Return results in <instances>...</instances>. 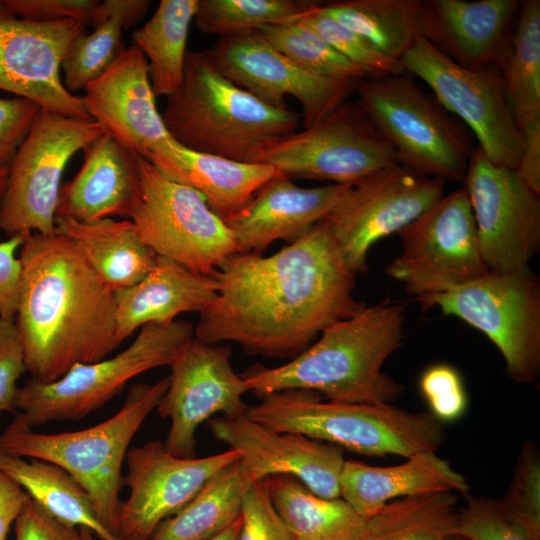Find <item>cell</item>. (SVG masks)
I'll return each mask as SVG.
<instances>
[{
  "label": "cell",
  "mask_w": 540,
  "mask_h": 540,
  "mask_svg": "<svg viewBox=\"0 0 540 540\" xmlns=\"http://www.w3.org/2000/svg\"><path fill=\"white\" fill-rule=\"evenodd\" d=\"M213 275L217 294L199 312L194 337L265 358H295L366 304L354 297L356 275L325 221L270 256L235 253Z\"/></svg>",
  "instance_id": "obj_1"
},
{
  "label": "cell",
  "mask_w": 540,
  "mask_h": 540,
  "mask_svg": "<svg viewBox=\"0 0 540 540\" xmlns=\"http://www.w3.org/2000/svg\"><path fill=\"white\" fill-rule=\"evenodd\" d=\"M14 322L30 379L49 383L117 347L115 291L66 237L26 234Z\"/></svg>",
  "instance_id": "obj_2"
},
{
  "label": "cell",
  "mask_w": 540,
  "mask_h": 540,
  "mask_svg": "<svg viewBox=\"0 0 540 540\" xmlns=\"http://www.w3.org/2000/svg\"><path fill=\"white\" fill-rule=\"evenodd\" d=\"M404 311L402 303L388 299L365 304L326 327L316 342L286 364L246 369L241 375L248 391L259 397L303 389L332 402L391 404L403 387L382 367L401 345Z\"/></svg>",
  "instance_id": "obj_3"
},
{
  "label": "cell",
  "mask_w": 540,
  "mask_h": 540,
  "mask_svg": "<svg viewBox=\"0 0 540 540\" xmlns=\"http://www.w3.org/2000/svg\"><path fill=\"white\" fill-rule=\"evenodd\" d=\"M176 143L195 152L251 162L296 132L300 114L271 106L226 78L205 50L187 51L179 89L161 114Z\"/></svg>",
  "instance_id": "obj_4"
},
{
  "label": "cell",
  "mask_w": 540,
  "mask_h": 540,
  "mask_svg": "<svg viewBox=\"0 0 540 540\" xmlns=\"http://www.w3.org/2000/svg\"><path fill=\"white\" fill-rule=\"evenodd\" d=\"M259 398L246 411L252 420L366 456L409 458L436 452L446 439L441 422L429 412H409L392 404L324 402L318 393L303 389Z\"/></svg>",
  "instance_id": "obj_5"
},
{
  "label": "cell",
  "mask_w": 540,
  "mask_h": 540,
  "mask_svg": "<svg viewBox=\"0 0 540 540\" xmlns=\"http://www.w3.org/2000/svg\"><path fill=\"white\" fill-rule=\"evenodd\" d=\"M168 384V376L133 384L118 412L82 430L38 433L14 417L0 435V454L41 459L65 469L88 493L99 521L113 532L129 445Z\"/></svg>",
  "instance_id": "obj_6"
},
{
  "label": "cell",
  "mask_w": 540,
  "mask_h": 540,
  "mask_svg": "<svg viewBox=\"0 0 540 540\" xmlns=\"http://www.w3.org/2000/svg\"><path fill=\"white\" fill-rule=\"evenodd\" d=\"M354 92L400 165L444 182L463 181L476 148L474 135L411 74L364 78Z\"/></svg>",
  "instance_id": "obj_7"
},
{
  "label": "cell",
  "mask_w": 540,
  "mask_h": 540,
  "mask_svg": "<svg viewBox=\"0 0 540 540\" xmlns=\"http://www.w3.org/2000/svg\"><path fill=\"white\" fill-rule=\"evenodd\" d=\"M415 300L422 310L438 308L486 335L514 382L531 384L539 376L540 282L529 266L441 284Z\"/></svg>",
  "instance_id": "obj_8"
},
{
  "label": "cell",
  "mask_w": 540,
  "mask_h": 540,
  "mask_svg": "<svg viewBox=\"0 0 540 540\" xmlns=\"http://www.w3.org/2000/svg\"><path fill=\"white\" fill-rule=\"evenodd\" d=\"M193 337L194 326L184 320L147 324L113 357L75 364L53 382L27 380L18 388L14 417L31 428L51 421L82 419L120 393L133 378L170 366Z\"/></svg>",
  "instance_id": "obj_9"
},
{
  "label": "cell",
  "mask_w": 540,
  "mask_h": 540,
  "mask_svg": "<svg viewBox=\"0 0 540 540\" xmlns=\"http://www.w3.org/2000/svg\"><path fill=\"white\" fill-rule=\"evenodd\" d=\"M105 133L93 120L41 108L9 165L0 201V230L8 235L55 234L61 178L71 157Z\"/></svg>",
  "instance_id": "obj_10"
},
{
  "label": "cell",
  "mask_w": 540,
  "mask_h": 540,
  "mask_svg": "<svg viewBox=\"0 0 540 540\" xmlns=\"http://www.w3.org/2000/svg\"><path fill=\"white\" fill-rule=\"evenodd\" d=\"M139 164L141 194L130 220L157 256L213 275L240 252L232 230L199 192L166 178L142 157Z\"/></svg>",
  "instance_id": "obj_11"
},
{
  "label": "cell",
  "mask_w": 540,
  "mask_h": 540,
  "mask_svg": "<svg viewBox=\"0 0 540 540\" xmlns=\"http://www.w3.org/2000/svg\"><path fill=\"white\" fill-rule=\"evenodd\" d=\"M251 162L267 163L291 180L352 186L379 169L399 164L395 151L359 104L348 100L316 124L266 146Z\"/></svg>",
  "instance_id": "obj_12"
},
{
  "label": "cell",
  "mask_w": 540,
  "mask_h": 540,
  "mask_svg": "<svg viewBox=\"0 0 540 540\" xmlns=\"http://www.w3.org/2000/svg\"><path fill=\"white\" fill-rule=\"evenodd\" d=\"M400 61L407 73L425 82L439 102L472 132L493 164L516 169L523 137L499 68H464L422 37Z\"/></svg>",
  "instance_id": "obj_13"
},
{
  "label": "cell",
  "mask_w": 540,
  "mask_h": 540,
  "mask_svg": "<svg viewBox=\"0 0 540 540\" xmlns=\"http://www.w3.org/2000/svg\"><path fill=\"white\" fill-rule=\"evenodd\" d=\"M445 182L400 164L379 169L353 185L323 220L355 275L368 270L374 243L417 219L444 195Z\"/></svg>",
  "instance_id": "obj_14"
},
{
  "label": "cell",
  "mask_w": 540,
  "mask_h": 540,
  "mask_svg": "<svg viewBox=\"0 0 540 540\" xmlns=\"http://www.w3.org/2000/svg\"><path fill=\"white\" fill-rule=\"evenodd\" d=\"M403 251L386 267L414 298L441 284L466 281L487 269L468 194L443 195L398 233Z\"/></svg>",
  "instance_id": "obj_15"
},
{
  "label": "cell",
  "mask_w": 540,
  "mask_h": 540,
  "mask_svg": "<svg viewBox=\"0 0 540 540\" xmlns=\"http://www.w3.org/2000/svg\"><path fill=\"white\" fill-rule=\"evenodd\" d=\"M239 459L231 448L206 457H178L157 439L129 449L122 480L129 494L117 506L113 533L120 540H149L212 476Z\"/></svg>",
  "instance_id": "obj_16"
},
{
  "label": "cell",
  "mask_w": 540,
  "mask_h": 540,
  "mask_svg": "<svg viewBox=\"0 0 540 540\" xmlns=\"http://www.w3.org/2000/svg\"><path fill=\"white\" fill-rule=\"evenodd\" d=\"M462 183L487 269L508 272L529 266L540 248V195L514 170L493 164L478 146Z\"/></svg>",
  "instance_id": "obj_17"
},
{
  "label": "cell",
  "mask_w": 540,
  "mask_h": 540,
  "mask_svg": "<svg viewBox=\"0 0 540 540\" xmlns=\"http://www.w3.org/2000/svg\"><path fill=\"white\" fill-rule=\"evenodd\" d=\"M205 52L218 71L261 101L287 108L285 96L294 97L302 109L304 128L347 101L359 81L310 72L276 50L257 30L219 37Z\"/></svg>",
  "instance_id": "obj_18"
},
{
  "label": "cell",
  "mask_w": 540,
  "mask_h": 540,
  "mask_svg": "<svg viewBox=\"0 0 540 540\" xmlns=\"http://www.w3.org/2000/svg\"><path fill=\"white\" fill-rule=\"evenodd\" d=\"M228 345L210 344L193 337L169 366L166 393L156 410L170 420L165 442L178 457H194L197 428L214 415L245 414L243 395L248 391L242 375L231 364Z\"/></svg>",
  "instance_id": "obj_19"
},
{
  "label": "cell",
  "mask_w": 540,
  "mask_h": 540,
  "mask_svg": "<svg viewBox=\"0 0 540 540\" xmlns=\"http://www.w3.org/2000/svg\"><path fill=\"white\" fill-rule=\"evenodd\" d=\"M85 32L86 24L73 19L20 18L0 0V90L60 115L92 120L82 97L70 93L60 76L70 44Z\"/></svg>",
  "instance_id": "obj_20"
},
{
  "label": "cell",
  "mask_w": 540,
  "mask_h": 540,
  "mask_svg": "<svg viewBox=\"0 0 540 540\" xmlns=\"http://www.w3.org/2000/svg\"><path fill=\"white\" fill-rule=\"evenodd\" d=\"M90 118L138 156L164 173L174 146L156 106L143 53L132 45L84 89Z\"/></svg>",
  "instance_id": "obj_21"
},
{
  "label": "cell",
  "mask_w": 540,
  "mask_h": 540,
  "mask_svg": "<svg viewBox=\"0 0 540 540\" xmlns=\"http://www.w3.org/2000/svg\"><path fill=\"white\" fill-rule=\"evenodd\" d=\"M208 427L216 439L239 453L254 482L286 475L322 498L340 497L345 462L341 448L302 434L273 430L246 413L212 418Z\"/></svg>",
  "instance_id": "obj_22"
},
{
  "label": "cell",
  "mask_w": 540,
  "mask_h": 540,
  "mask_svg": "<svg viewBox=\"0 0 540 540\" xmlns=\"http://www.w3.org/2000/svg\"><path fill=\"white\" fill-rule=\"evenodd\" d=\"M519 7L518 0H421L419 35L464 68L500 69Z\"/></svg>",
  "instance_id": "obj_23"
},
{
  "label": "cell",
  "mask_w": 540,
  "mask_h": 540,
  "mask_svg": "<svg viewBox=\"0 0 540 540\" xmlns=\"http://www.w3.org/2000/svg\"><path fill=\"white\" fill-rule=\"evenodd\" d=\"M352 185L298 186L278 173L225 222L242 253L262 254L273 242L288 244L307 234L345 198Z\"/></svg>",
  "instance_id": "obj_24"
},
{
  "label": "cell",
  "mask_w": 540,
  "mask_h": 540,
  "mask_svg": "<svg viewBox=\"0 0 540 540\" xmlns=\"http://www.w3.org/2000/svg\"><path fill=\"white\" fill-rule=\"evenodd\" d=\"M82 151L79 171L61 185L56 216L79 222L130 219L141 194L140 156L107 132Z\"/></svg>",
  "instance_id": "obj_25"
},
{
  "label": "cell",
  "mask_w": 540,
  "mask_h": 540,
  "mask_svg": "<svg viewBox=\"0 0 540 540\" xmlns=\"http://www.w3.org/2000/svg\"><path fill=\"white\" fill-rule=\"evenodd\" d=\"M217 290L214 275L197 273L157 256L142 280L115 291L118 346L147 324H166L181 313L201 312L216 297Z\"/></svg>",
  "instance_id": "obj_26"
},
{
  "label": "cell",
  "mask_w": 540,
  "mask_h": 540,
  "mask_svg": "<svg viewBox=\"0 0 540 540\" xmlns=\"http://www.w3.org/2000/svg\"><path fill=\"white\" fill-rule=\"evenodd\" d=\"M394 466H372L345 460L340 475V497L359 515L368 518L390 501L436 492L467 494L463 475L436 452L406 458Z\"/></svg>",
  "instance_id": "obj_27"
},
{
  "label": "cell",
  "mask_w": 540,
  "mask_h": 540,
  "mask_svg": "<svg viewBox=\"0 0 540 540\" xmlns=\"http://www.w3.org/2000/svg\"><path fill=\"white\" fill-rule=\"evenodd\" d=\"M55 233L69 239L114 291L138 283L151 271L157 259L140 239L130 219L79 222L56 216Z\"/></svg>",
  "instance_id": "obj_28"
},
{
  "label": "cell",
  "mask_w": 540,
  "mask_h": 540,
  "mask_svg": "<svg viewBox=\"0 0 540 540\" xmlns=\"http://www.w3.org/2000/svg\"><path fill=\"white\" fill-rule=\"evenodd\" d=\"M174 160L162 174L199 192L224 221L239 212L279 172L260 162H241L188 150L178 143Z\"/></svg>",
  "instance_id": "obj_29"
},
{
  "label": "cell",
  "mask_w": 540,
  "mask_h": 540,
  "mask_svg": "<svg viewBox=\"0 0 540 540\" xmlns=\"http://www.w3.org/2000/svg\"><path fill=\"white\" fill-rule=\"evenodd\" d=\"M292 540H358L366 518L341 497L322 498L298 479L275 475L261 481Z\"/></svg>",
  "instance_id": "obj_30"
},
{
  "label": "cell",
  "mask_w": 540,
  "mask_h": 540,
  "mask_svg": "<svg viewBox=\"0 0 540 540\" xmlns=\"http://www.w3.org/2000/svg\"><path fill=\"white\" fill-rule=\"evenodd\" d=\"M254 480L240 459L212 476L176 514L164 520L149 540H209L241 516Z\"/></svg>",
  "instance_id": "obj_31"
},
{
  "label": "cell",
  "mask_w": 540,
  "mask_h": 540,
  "mask_svg": "<svg viewBox=\"0 0 540 540\" xmlns=\"http://www.w3.org/2000/svg\"><path fill=\"white\" fill-rule=\"evenodd\" d=\"M0 470L57 520L91 531L99 540H120L98 519L88 493L62 467L41 459L0 454Z\"/></svg>",
  "instance_id": "obj_32"
},
{
  "label": "cell",
  "mask_w": 540,
  "mask_h": 540,
  "mask_svg": "<svg viewBox=\"0 0 540 540\" xmlns=\"http://www.w3.org/2000/svg\"><path fill=\"white\" fill-rule=\"evenodd\" d=\"M198 0H161L151 18L132 32L144 55L155 96H170L180 87L190 24Z\"/></svg>",
  "instance_id": "obj_33"
},
{
  "label": "cell",
  "mask_w": 540,
  "mask_h": 540,
  "mask_svg": "<svg viewBox=\"0 0 540 540\" xmlns=\"http://www.w3.org/2000/svg\"><path fill=\"white\" fill-rule=\"evenodd\" d=\"M420 5L421 0H342L319 2L318 10L400 61L420 37Z\"/></svg>",
  "instance_id": "obj_34"
},
{
  "label": "cell",
  "mask_w": 540,
  "mask_h": 540,
  "mask_svg": "<svg viewBox=\"0 0 540 540\" xmlns=\"http://www.w3.org/2000/svg\"><path fill=\"white\" fill-rule=\"evenodd\" d=\"M457 502L454 492L390 501L366 518L358 540H443L458 533Z\"/></svg>",
  "instance_id": "obj_35"
},
{
  "label": "cell",
  "mask_w": 540,
  "mask_h": 540,
  "mask_svg": "<svg viewBox=\"0 0 540 540\" xmlns=\"http://www.w3.org/2000/svg\"><path fill=\"white\" fill-rule=\"evenodd\" d=\"M505 93L521 129L540 117V1L520 2L508 58L500 68Z\"/></svg>",
  "instance_id": "obj_36"
},
{
  "label": "cell",
  "mask_w": 540,
  "mask_h": 540,
  "mask_svg": "<svg viewBox=\"0 0 540 540\" xmlns=\"http://www.w3.org/2000/svg\"><path fill=\"white\" fill-rule=\"evenodd\" d=\"M304 0H198L194 23L220 37L295 23L314 4Z\"/></svg>",
  "instance_id": "obj_37"
},
{
  "label": "cell",
  "mask_w": 540,
  "mask_h": 540,
  "mask_svg": "<svg viewBox=\"0 0 540 540\" xmlns=\"http://www.w3.org/2000/svg\"><path fill=\"white\" fill-rule=\"evenodd\" d=\"M257 31L279 52L317 75L361 80L365 73L335 51L310 28L300 24L267 25Z\"/></svg>",
  "instance_id": "obj_38"
},
{
  "label": "cell",
  "mask_w": 540,
  "mask_h": 540,
  "mask_svg": "<svg viewBox=\"0 0 540 540\" xmlns=\"http://www.w3.org/2000/svg\"><path fill=\"white\" fill-rule=\"evenodd\" d=\"M121 24L108 19L92 33L77 36L61 63L63 85L72 94L100 77L126 49Z\"/></svg>",
  "instance_id": "obj_39"
},
{
  "label": "cell",
  "mask_w": 540,
  "mask_h": 540,
  "mask_svg": "<svg viewBox=\"0 0 540 540\" xmlns=\"http://www.w3.org/2000/svg\"><path fill=\"white\" fill-rule=\"evenodd\" d=\"M318 3L315 1L296 22L313 30L335 51L357 65L366 78L378 79L406 72L401 61L384 55L363 37L321 13Z\"/></svg>",
  "instance_id": "obj_40"
},
{
  "label": "cell",
  "mask_w": 540,
  "mask_h": 540,
  "mask_svg": "<svg viewBox=\"0 0 540 540\" xmlns=\"http://www.w3.org/2000/svg\"><path fill=\"white\" fill-rule=\"evenodd\" d=\"M498 502L531 540H540V450L534 440L523 443L510 484Z\"/></svg>",
  "instance_id": "obj_41"
},
{
  "label": "cell",
  "mask_w": 540,
  "mask_h": 540,
  "mask_svg": "<svg viewBox=\"0 0 540 540\" xmlns=\"http://www.w3.org/2000/svg\"><path fill=\"white\" fill-rule=\"evenodd\" d=\"M458 534L469 540H531L507 516L498 499L485 496H469L459 508Z\"/></svg>",
  "instance_id": "obj_42"
},
{
  "label": "cell",
  "mask_w": 540,
  "mask_h": 540,
  "mask_svg": "<svg viewBox=\"0 0 540 540\" xmlns=\"http://www.w3.org/2000/svg\"><path fill=\"white\" fill-rule=\"evenodd\" d=\"M419 388L430 414L439 422H454L461 418L468 406L463 380L456 368L449 364H435L420 377Z\"/></svg>",
  "instance_id": "obj_43"
},
{
  "label": "cell",
  "mask_w": 540,
  "mask_h": 540,
  "mask_svg": "<svg viewBox=\"0 0 540 540\" xmlns=\"http://www.w3.org/2000/svg\"><path fill=\"white\" fill-rule=\"evenodd\" d=\"M236 540H292L261 481L254 482L244 497Z\"/></svg>",
  "instance_id": "obj_44"
},
{
  "label": "cell",
  "mask_w": 540,
  "mask_h": 540,
  "mask_svg": "<svg viewBox=\"0 0 540 540\" xmlns=\"http://www.w3.org/2000/svg\"><path fill=\"white\" fill-rule=\"evenodd\" d=\"M40 109L23 97L0 98V165H10Z\"/></svg>",
  "instance_id": "obj_45"
},
{
  "label": "cell",
  "mask_w": 540,
  "mask_h": 540,
  "mask_svg": "<svg viewBox=\"0 0 540 540\" xmlns=\"http://www.w3.org/2000/svg\"><path fill=\"white\" fill-rule=\"evenodd\" d=\"M24 372V353L15 322L0 318V413L15 411L17 382Z\"/></svg>",
  "instance_id": "obj_46"
},
{
  "label": "cell",
  "mask_w": 540,
  "mask_h": 540,
  "mask_svg": "<svg viewBox=\"0 0 540 540\" xmlns=\"http://www.w3.org/2000/svg\"><path fill=\"white\" fill-rule=\"evenodd\" d=\"M7 7L18 17L51 22L73 19L90 24L99 0H4Z\"/></svg>",
  "instance_id": "obj_47"
},
{
  "label": "cell",
  "mask_w": 540,
  "mask_h": 540,
  "mask_svg": "<svg viewBox=\"0 0 540 540\" xmlns=\"http://www.w3.org/2000/svg\"><path fill=\"white\" fill-rule=\"evenodd\" d=\"M16 540H83L80 528L63 523L30 498L14 523Z\"/></svg>",
  "instance_id": "obj_48"
},
{
  "label": "cell",
  "mask_w": 540,
  "mask_h": 540,
  "mask_svg": "<svg viewBox=\"0 0 540 540\" xmlns=\"http://www.w3.org/2000/svg\"><path fill=\"white\" fill-rule=\"evenodd\" d=\"M25 237L26 234H14L0 242V318L15 317L21 277V262L16 253Z\"/></svg>",
  "instance_id": "obj_49"
},
{
  "label": "cell",
  "mask_w": 540,
  "mask_h": 540,
  "mask_svg": "<svg viewBox=\"0 0 540 540\" xmlns=\"http://www.w3.org/2000/svg\"><path fill=\"white\" fill-rule=\"evenodd\" d=\"M521 133L523 145L514 171L524 184L540 195V117L528 121Z\"/></svg>",
  "instance_id": "obj_50"
},
{
  "label": "cell",
  "mask_w": 540,
  "mask_h": 540,
  "mask_svg": "<svg viewBox=\"0 0 540 540\" xmlns=\"http://www.w3.org/2000/svg\"><path fill=\"white\" fill-rule=\"evenodd\" d=\"M150 6L149 0L100 1L90 24L94 28L108 19H114L121 24L123 30H127L144 18Z\"/></svg>",
  "instance_id": "obj_51"
},
{
  "label": "cell",
  "mask_w": 540,
  "mask_h": 540,
  "mask_svg": "<svg viewBox=\"0 0 540 540\" xmlns=\"http://www.w3.org/2000/svg\"><path fill=\"white\" fill-rule=\"evenodd\" d=\"M29 496L10 476L0 470V540H6L10 527Z\"/></svg>",
  "instance_id": "obj_52"
},
{
  "label": "cell",
  "mask_w": 540,
  "mask_h": 540,
  "mask_svg": "<svg viewBox=\"0 0 540 540\" xmlns=\"http://www.w3.org/2000/svg\"><path fill=\"white\" fill-rule=\"evenodd\" d=\"M241 526V516L221 533L209 540H236Z\"/></svg>",
  "instance_id": "obj_53"
},
{
  "label": "cell",
  "mask_w": 540,
  "mask_h": 540,
  "mask_svg": "<svg viewBox=\"0 0 540 540\" xmlns=\"http://www.w3.org/2000/svg\"><path fill=\"white\" fill-rule=\"evenodd\" d=\"M9 166L0 165V201L4 195L7 180H8Z\"/></svg>",
  "instance_id": "obj_54"
},
{
  "label": "cell",
  "mask_w": 540,
  "mask_h": 540,
  "mask_svg": "<svg viewBox=\"0 0 540 540\" xmlns=\"http://www.w3.org/2000/svg\"><path fill=\"white\" fill-rule=\"evenodd\" d=\"M80 532H81L83 540H96V537L94 536V534L88 529L80 528Z\"/></svg>",
  "instance_id": "obj_55"
},
{
  "label": "cell",
  "mask_w": 540,
  "mask_h": 540,
  "mask_svg": "<svg viewBox=\"0 0 540 540\" xmlns=\"http://www.w3.org/2000/svg\"><path fill=\"white\" fill-rule=\"evenodd\" d=\"M443 540H469V539H467L466 537H464V536H462V535H460L458 533H455V534L447 536Z\"/></svg>",
  "instance_id": "obj_56"
}]
</instances>
